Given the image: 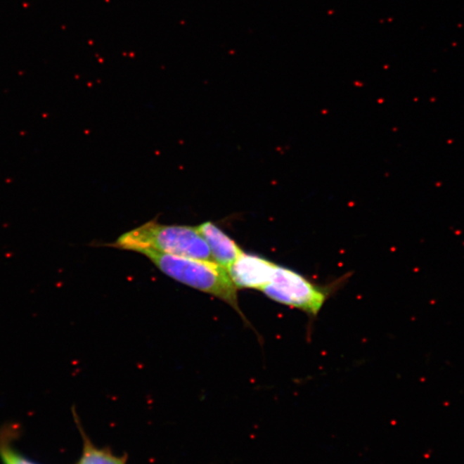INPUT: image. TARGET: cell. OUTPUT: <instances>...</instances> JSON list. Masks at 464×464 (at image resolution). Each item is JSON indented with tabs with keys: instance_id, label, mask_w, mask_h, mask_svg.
Listing matches in <instances>:
<instances>
[{
	"instance_id": "cell-1",
	"label": "cell",
	"mask_w": 464,
	"mask_h": 464,
	"mask_svg": "<svg viewBox=\"0 0 464 464\" xmlns=\"http://www.w3.org/2000/svg\"><path fill=\"white\" fill-rule=\"evenodd\" d=\"M112 245L142 254L155 252L215 262L198 227L150 221L123 234Z\"/></svg>"
},
{
	"instance_id": "cell-2",
	"label": "cell",
	"mask_w": 464,
	"mask_h": 464,
	"mask_svg": "<svg viewBox=\"0 0 464 464\" xmlns=\"http://www.w3.org/2000/svg\"><path fill=\"white\" fill-rule=\"evenodd\" d=\"M143 254L148 257L166 276L193 289L219 297L245 319L238 305V288L232 281L228 269L216 262L197 259L155 252Z\"/></svg>"
},
{
	"instance_id": "cell-3",
	"label": "cell",
	"mask_w": 464,
	"mask_h": 464,
	"mask_svg": "<svg viewBox=\"0 0 464 464\" xmlns=\"http://www.w3.org/2000/svg\"><path fill=\"white\" fill-rule=\"evenodd\" d=\"M332 290V285L316 284L296 271L276 264L269 284L261 292L276 303L316 316Z\"/></svg>"
},
{
	"instance_id": "cell-4",
	"label": "cell",
	"mask_w": 464,
	"mask_h": 464,
	"mask_svg": "<svg viewBox=\"0 0 464 464\" xmlns=\"http://www.w3.org/2000/svg\"><path fill=\"white\" fill-rule=\"evenodd\" d=\"M276 265L264 257L243 252L228 271L238 289L261 292L272 278Z\"/></svg>"
},
{
	"instance_id": "cell-5",
	"label": "cell",
	"mask_w": 464,
	"mask_h": 464,
	"mask_svg": "<svg viewBox=\"0 0 464 464\" xmlns=\"http://www.w3.org/2000/svg\"><path fill=\"white\" fill-rule=\"evenodd\" d=\"M198 230L207 243L217 264L229 269L243 251L229 236L212 222H205Z\"/></svg>"
},
{
	"instance_id": "cell-6",
	"label": "cell",
	"mask_w": 464,
	"mask_h": 464,
	"mask_svg": "<svg viewBox=\"0 0 464 464\" xmlns=\"http://www.w3.org/2000/svg\"><path fill=\"white\" fill-rule=\"evenodd\" d=\"M79 464H125V459L98 450L87 440L85 441L84 454Z\"/></svg>"
},
{
	"instance_id": "cell-7",
	"label": "cell",
	"mask_w": 464,
	"mask_h": 464,
	"mask_svg": "<svg viewBox=\"0 0 464 464\" xmlns=\"http://www.w3.org/2000/svg\"><path fill=\"white\" fill-rule=\"evenodd\" d=\"M0 454H1L3 462L5 464H22L21 462V456L15 453L10 448L1 446L0 448Z\"/></svg>"
},
{
	"instance_id": "cell-8",
	"label": "cell",
	"mask_w": 464,
	"mask_h": 464,
	"mask_svg": "<svg viewBox=\"0 0 464 464\" xmlns=\"http://www.w3.org/2000/svg\"><path fill=\"white\" fill-rule=\"evenodd\" d=\"M21 462H22V464H36V463H34L32 462L29 461L28 459L22 458V456H21Z\"/></svg>"
}]
</instances>
